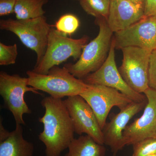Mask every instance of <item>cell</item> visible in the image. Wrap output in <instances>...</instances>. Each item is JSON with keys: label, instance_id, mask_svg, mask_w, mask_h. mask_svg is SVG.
<instances>
[{"label": "cell", "instance_id": "15", "mask_svg": "<svg viewBox=\"0 0 156 156\" xmlns=\"http://www.w3.org/2000/svg\"><path fill=\"white\" fill-rule=\"evenodd\" d=\"M0 121V156H33L34 146L24 139L20 125H16L14 131L9 132Z\"/></svg>", "mask_w": 156, "mask_h": 156}, {"label": "cell", "instance_id": "10", "mask_svg": "<svg viewBox=\"0 0 156 156\" xmlns=\"http://www.w3.org/2000/svg\"><path fill=\"white\" fill-rule=\"evenodd\" d=\"M72 122L75 133L86 134L99 144H105L102 129L95 113L80 95L67 97L63 101Z\"/></svg>", "mask_w": 156, "mask_h": 156}, {"label": "cell", "instance_id": "14", "mask_svg": "<svg viewBox=\"0 0 156 156\" xmlns=\"http://www.w3.org/2000/svg\"><path fill=\"white\" fill-rule=\"evenodd\" d=\"M144 6L130 0H111L108 24L113 33L126 29L144 17Z\"/></svg>", "mask_w": 156, "mask_h": 156}, {"label": "cell", "instance_id": "24", "mask_svg": "<svg viewBox=\"0 0 156 156\" xmlns=\"http://www.w3.org/2000/svg\"><path fill=\"white\" fill-rule=\"evenodd\" d=\"M144 15L156 17V0H144Z\"/></svg>", "mask_w": 156, "mask_h": 156}, {"label": "cell", "instance_id": "25", "mask_svg": "<svg viewBox=\"0 0 156 156\" xmlns=\"http://www.w3.org/2000/svg\"><path fill=\"white\" fill-rule=\"evenodd\" d=\"M133 2L136 3V4H140L144 6V0H130Z\"/></svg>", "mask_w": 156, "mask_h": 156}, {"label": "cell", "instance_id": "17", "mask_svg": "<svg viewBox=\"0 0 156 156\" xmlns=\"http://www.w3.org/2000/svg\"><path fill=\"white\" fill-rule=\"evenodd\" d=\"M48 0H16L14 14L17 20L33 19L44 16L43 6Z\"/></svg>", "mask_w": 156, "mask_h": 156}, {"label": "cell", "instance_id": "13", "mask_svg": "<svg viewBox=\"0 0 156 156\" xmlns=\"http://www.w3.org/2000/svg\"><path fill=\"white\" fill-rule=\"evenodd\" d=\"M147 101L132 102L118 113L111 114L110 122L106 123L102 129L105 144L110 147L113 155L116 156L119 151L125 147L123 133L128 123L136 114L141 111Z\"/></svg>", "mask_w": 156, "mask_h": 156}, {"label": "cell", "instance_id": "19", "mask_svg": "<svg viewBox=\"0 0 156 156\" xmlns=\"http://www.w3.org/2000/svg\"><path fill=\"white\" fill-rule=\"evenodd\" d=\"M80 25V20L76 15L66 14L58 18L53 27L63 34L71 36L77 30Z\"/></svg>", "mask_w": 156, "mask_h": 156}, {"label": "cell", "instance_id": "9", "mask_svg": "<svg viewBox=\"0 0 156 156\" xmlns=\"http://www.w3.org/2000/svg\"><path fill=\"white\" fill-rule=\"evenodd\" d=\"M80 95L93 110L102 130L112 108L117 107L122 110L133 102L116 89L100 85H89V88Z\"/></svg>", "mask_w": 156, "mask_h": 156}, {"label": "cell", "instance_id": "3", "mask_svg": "<svg viewBox=\"0 0 156 156\" xmlns=\"http://www.w3.org/2000/svg\"><path fill=\"white\" fill-rule=\"evenodd\" d=\"M26 74L29 86L57 99L80 95L89 86L83 80L73 76L64 67L54 66L47 74L37 73L32 70L27 71Z\"/></svg>", "mask_w": 156, "mask_h": 156}, {"label": "cell", "instance_id": "26", "mask_svg": "<svg viewBox=\"0 0 156 156\" xmlns=\"http://www.w3.org/2000/svg\"><path fill=\"white\" fill-rule=\"evenodd\" d=\"M147 156H156V154H153L149 155Z\"/></svg>", "mask_w": 156, "mask_h": 156}, {"label": "cell", "instance_id": "5", "mask_svg": "<svg viewBox=\"0 0 156 156\" xmlns=\"http://www.w3.org/2000/svg\"><path fill=\"white\" fill-rule=\"evenodd\" d=\"M53 27L48 23L45 16L27 20L9 18L0 20L1 30L15 34L24 46L35 52V64H38L44 55L48 36Z\"/></svg>", "mask_w": 156, "mask_h": 156}, {"label": "cell", "instance_id": "6", "mask_svg": "<svg viewBox=\"0 0 156 156\" xmlns=\"http://www.w3.org/2000/svg\"><path fill=\"white\" fill-rule=\"evenodd\" d=\"M27 92L43 95L35 88L29 86L28 77L1 71L0 95L4 100L5 108L13 115L16 125L25 126L23 115L32 113L31 110L24 100V95Z\"/></svg>", "mask_w": 156, "mask_h": 156}, {"label": "cell", "instance_id": "27", "mask_svg": "<svg viewBox=\"0 0 156 156\" xmlns=\"http://www.w3.org/2000/svg\"><path fill=\"white\" fill-rule=\"evenodd\" d=\"M78 1H79V0H78Z\"/></svg>", "mask_w": 156, "mask_h": 156}, {"label": "cell", "instance_id": "4", "mask_svg": "<svg viewBox=\"0 0 156 156\" xmlns=\"http://www.w3.org/2000/svg\"><path fill=\"white\" fill-rule=\"evenodd\" d=\"M89 39L87 35L80 39L72 38L59 32L53 27L48 36L44 55L32 70L37 73L47 74L52 68L58 66L70 57H73L74 60L79 59Z\"/></svg>", "mask_w": 156, "mask_h": 156}, {"label": "cell", "instance_id": "18", "mask_svg": "<svg viewBox=\"0 0 156 156\" xmlns=\"http://www.w3.org/2000/svg\"><path fill=\"white\" fill-rule=\"evenodd\" d=\"M82 9L95 18L108 17L111 0H79Z\"/></svg>", "mask_w": 156, "mask_h": 156}, {"label": "cell", "instance_id": "16", "mask_svg": "<svg viewBox=\"0 0 156 156\" xmlns=\"http://www.w3.org/2000/svg\"><path fill=\"white\" fill-rule=\"evenodd\" d=\"M65 156H106V150L89 135L74 138L69 146Z\"/></svg>", "mask_w": 156, "mask_h": 156}, {"label": "cell", "instance_id": "21", "mask_svg": "<svg viewBox=\"0 0 156 156\" xmlns=\"http://www.w3.org/2000/svg\"><path fill=\"white\" fill-rule=\"evenodd\" d=\"M18 51L17 44L7 45L0 43V65L9 66L16 63Z\"/></svg>", "mask_w": 156, "mask_h": 156}, {"label": "cell", "instance_id": "8", "mask_svg": "<svg viewBox=\"0 0 156 156\" xmlns=\"http://www.w3.org/2000/svg\"><path fill=\"white\" fill-rule=\"evenodd\" d=\"M115 49V43L113 37L108 56L105 62L99 69L89 74L83 79V80L89 85H102L116 89L134 102L147 101V98L144 94L134 91L122 77L116 64Z\"/></svg>", "mask_w": 156, "mask_h": 156}, {"label": "cell", "instance_id": "11", "mask_svg": "<svg viewBox=\"0 0 156 156\" xmlns=\"http://www.w3.org/2000/svg\"><path fill=\"white\" fill-rule=\"evenodd\" d=\"M115 49L138 47L152 52L156 50V17L144 16L122 30L115 33Z\"/></svg>", "mask_w": 156, "mask_h": 156}, {"label": "cell", "instance_id": "20", "mask_svg": "<svg viewBox=\"0 0 156 156\" xmlns=\"http://www.w3.org/2000/svg\"><path fill=\"white\" fill-rule=\"evenodd\" d=\"M132 156H147L156 154V137L147 138L133 145Z\"/></svg>", "mask_w": 156, "mask_h": 156}, {"label": "cell", "instance_id": "2", "mask_svg": "<svg viewBox=\"0 0 156 156\" xmlns=\"http://www.w3.org/2000/svg\"><path fill=\"white\" fill-rule=\"evenodd\" d=\"M95 23L99 29L97 36L85 46L75 63H66L63 66L73 76L81 80L100 68L110 49L113 32L109 27L106 19L95 18Z\"/></svg>", "mask_w": 156, "mask_h": 156}, {"label": "cell", "instance_id": "22", "mask_svg": "<svg viewBox=\"0 0 156 156\" xmlns=\"http://www.w3.org/2000/svg\"><path fill=\"white\" fill-rule=\"evenodd\" d=\"M149 86L156 90V50L151 54L149 66Z\"/></svg>", "mask_w": 156, "mask_h": 156}, {"label": "cell", "instance_id": "1", "mask_svg": "<svg viewBox=\"0 0 156 156\" xmlns=\"http://www.w3.org/2000/svg\"><path fill=\"white\" fill-rule=\"evenodd\" d=\"M41 105L44 114L39 118L44 130L39 139L45 146V156H61L74 139L72 122L63 101L49 96L44 98Z\"/></svg>", "mask_w": 156, "mask_h": 156}, {"label": "cell", "instance_id": "12", "mask_svg": "<svg viewBox=\"0 0 156 156\" xmlns=\"http://www.w3.org/2000/svg\"><path fill=\"white\" fill-rule=\"evenodd\" d=\"M147 98L143 113L127 126L123 133L124 145H133L147 138L156 137V90L149 88L144 92Z\"/></svg>", "mask_w": 156, "mask_h": 156}, {"label": "cell", "instance_id": "23", "mask_svg": "<svg viewBox=\"0 0 156 156\" xmlns=\"http://www.w3.org/2000/svg\"><path fill=\"white\" fill-rule=\"evenodd\" d=\"M16 0H0V16L14 13Z\"/></svg>", "mask_w": 156, "mask_h": 156}, {"label": "cell", "instance_id": "7", "mask_svg": "<svg viewBox=\"0 0 156 156\" xmlns=\"http://www.w3.org/2000/svg\"><path fill=\"white\" fill-rule=\"evenodd\" d=\"M122 62L119 70L120 74L130 88L144 94L149 86V66L151 52L138 48L128 47L121 49Z\"/></svg>", "mask_w": 156, "mask_h": 156}]
</instances>
